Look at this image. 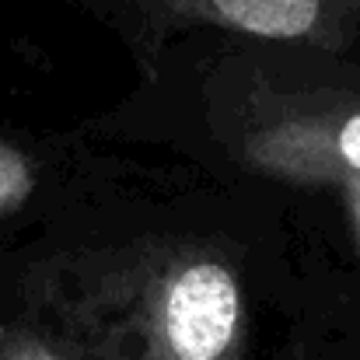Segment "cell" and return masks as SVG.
I'll return each instance as SVG.
<instances>
[{
	"label": "cell",
	"mask_w": 360,
	"mask_h": 360,
	"mask_svg": "<svg viewBox=\"0 0 360 360\" xmlns=\"http://www.w3.org/2000/svg\"><path fill=\"white\" fill-rule=\"evenodd\" d=\"M39 329L74 360H238L245 301L214 255L161 245L56 276Z\"/></svg>",
	"instance_id": "6da1fadb"
},
{
	"label": "cell",
	"mask_w": 360,
	"mask_h": 360,
	"mask_svg": "<svg viewBox=\"0 0 360 360\" xmlns=\"http://www.w3.org/2000/svg\"><path fill=\"white\" fill-rule=\"evenodd\" d=\"M25 182H28L25 165H21L18 158H7V154L0 150V203H7L11 196H18V193L25 189Z\"/></svg>",
	"instance_id": "277c9868"
},
{
	"label": "cell",
	"mask_w": 360,
	"mask_h": 360,
	"mask_svg": "<svg viewBox=\"0 0 360 360\" xmlns=\"http://www.w3.org/2000/svg\"><path fill=\"white\" fill-rule=\"evenodd\" d=\"M179 18L214 21L262 39H304L336 46L357 21L360 0H158Z\"/></svg>",
	"instance_id": "7a4b0ae2"
},
{
	"label": "cell",
	"mask_w": 360,
	"mask_h": 360,
	"mask_svg": "<svg viewBox=\"0 0 360 360\" xmlns=\"http://www.w3.org/2000/svg\"><path fill=\"white\" fill-rule=\"evenodd\" d=\"M0 360H74L49 336L25 329H0Z\"/></svg>",
	"instance_id": "3957f363"
}]
</instances>
